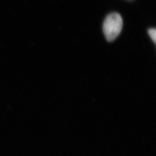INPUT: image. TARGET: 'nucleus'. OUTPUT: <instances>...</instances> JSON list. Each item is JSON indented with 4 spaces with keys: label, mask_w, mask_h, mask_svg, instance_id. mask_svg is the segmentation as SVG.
Listing matches in <instances>:
<instances>
[{
    "label": "nucleus",
    "mask_w": 156,
    "mask_h": 156,
    "mask_svg": "<svg viewBox=\"0 0 156 156\" xmlns=\"http://www.w3.org/2000/svg\"><path fill=\"white\" fill-rule=\"evenodd\" d=\"M123 26V20L119 14L113 12L109 14L105 19L103 31L106 39L111 42L118 37Z\"/></svg>",
    "instance_id": "obj_1"
},
{
    "label": "nucleus",
    "mask_w": 156,
    "mask_h": 156,
    "mask_svg": "<svg viewBox=\"0 0 156 156\" xmlns=\"http://www.w3.org/2000/svg\"><path fill=\"white\" fill-rule=\"evenodd\" d=\"M148 34L152 40L156 44V29H150L148 30Z\"/></svg>",
    "instance_id": "obj_2"
}]
</instances>
